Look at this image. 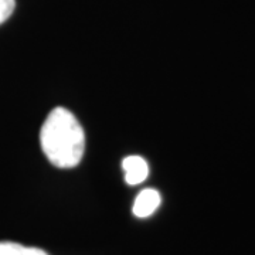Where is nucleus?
Here are the masks:
<instances>
[{
    "label": "nucleus",
    "instance_id": "nucleus-1",
    "mask_svg": "<svg viewBox=\"0 0 255 255\" xmlns=\"http://www.w3.org/2000/svg\"><path fill=\"white\" fill-rule=\"evenodd\" d=\"M40 143L51 163L61 169H70L81 162L85 133L73 114L58 107L48 114L41 127Z\"/></svg>",
    "mask_w": 255,
    "mask_h": 255
},
{
    "label": "nucleus",
    "instance_id": "nucleus-5",
    "mask_svg": "<svg viewBox=\"0 0 255 255\" xmlns=\"http://www.w3.org/2000/svg\"><path fill=\"white\" fill-rule=\"evenodd\" d=\"M16 1L14 0H0V24H3L14 11Z\"/></svg>",
    "mask_w": 255,
    "mask_h": 255
},
{
    "label": "nucleus",
    "instance_id": "nucleus-2",
    "mask_svg": "<svg viewBox=\"0 0 255 255\" xmlns=\"http://www.w3.org/2000/svg\"><path fill=\"white\" fill-rule=\"evenodd\" d=\"M125 172V182L130 186H136L143 183L149 176V166L140 156H128L122 162Z\"/></svg>",
    "mask_w": 255,
    "mask_h": 255
},
{
    "label": "nucleus",
    "instance_id": "nucleus-4",
    "mask_svg": "<svg viewBox=\"0 0 255 255\" xmlns=\"http://www.w3.org/2000/svg\"><path fill=\"white\" fill-rule=\"evenodd\" d=\"M0 255H48L43 250L24 247L17 243H0Z\"/></svg>",
    "mask_w": 255,
    "mask_h": 255
},
{
    "label": "nucleus",
    "instance_id": "nucleus-3",
    "mask_svg": "<svg viewBox=\"0 0 255 255\" xmlns=\"http://www.w3.org/2000/svg\"><path fill=\"white\" fill-rule=\"evenodd\" d=\"M160 201L162 197L159 191L155 189H145L136 196L132 211L139 219H146L157 210V207L160 206Z\"/></svg>",
    "mask_w": 255,
    "mask_h": 255
}]
</instances>
